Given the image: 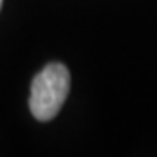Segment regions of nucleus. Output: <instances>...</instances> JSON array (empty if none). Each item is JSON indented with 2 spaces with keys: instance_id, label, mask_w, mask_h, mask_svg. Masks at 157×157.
Here are the masks:
<instances>
[{
  "instance_id": "1",
  "label": "nucleus",
  "mask_w": 157,
  "mask_h": 157,
  "mask_svg": "<svg viewBox=\"0 0 157 157\" xmlns=\"http://www.w3.org/2000/svg\"><path fill=\"white\" fill-rule=\"evenodd\" d=\"M70 91V73L61 63H51L35 75L30 93V112L37 121L54 119Z\"/></svg>"
},
{
  "instance_id": "2",
  "label": "nucleus",
  "mask_w": 157,
  "mask_h": 157,
  "mask_svg": "<svg viewBox=\"0 0 157 157\" xmlns=\"http://www.w3.org/2000/svg\"><path fill=\"white\" fill-rule=\"evenodd\" d=\"M2 2H4V0H0V7H2Z\"/></svg>"
}]
</instances>
